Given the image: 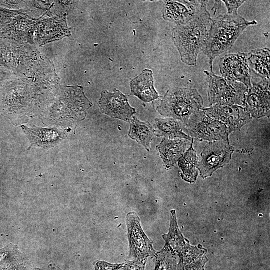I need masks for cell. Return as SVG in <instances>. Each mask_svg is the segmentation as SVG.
<instances>
[{"label": "cell", "mask_w": 270, "mask_h": 270, "mask_svg": "<svg viewBox=\"0 0 270 270\" xmlns=\"http://www.w3.org/2000/svg\"><path fill=\"white\" fill-rule=\"evenodd\" d=\"M208 2L190 21L176 25L172 32V40L182 61L190 66H196L198 56L204 46L212 24V19L206 8Z\"/></svg>", "instance_id": "6da1fadb"}, {"label": "cell", "mask_w": 270, "mask_h": 270, "mask_svg": "<svg viewBox=\"0 0 270 270\" xmlns=\"http://www.w3.org/2000/svg\"><path fill=\"white\" fill-rule=\"evenodd\" d=\"M256 24V21H248L238 14H222L212 20L202 50L209 59L211 72L215 58L228 52L248 26Z\"/></svg>", "instance_id": "7a4b0ae2"}, {"label": "cell", "mask_w": 270, "mask_h": 270, "mask_svg": "<svg viewBox=\"0 0 270 270\" xmlns=\"http://www.w3.org/2000/svg\"><path fill=\"white\" fill-rule=\"evenodd\" d=\"M203 102L196 90L175 87L167 91L156 110L186 125L193 114L203 108Z\"/></svg>", "instance_id": "3957f363"}, {"label": "cell", "mask_w": 270, "mask_h": 270, "mask_svg": "<svg viewBox=\"0 0 270 270\" xmlns=\"http://www.w3.org/2000/svg\"><path fill=\"white\" fill-rule=\"evenodd\" d=\"M208 78V93L211 105L214 104L241 106L248 88L239 82H232L213 72L204 71Z\"/></svg>", "instance_id": "277c9868"}, {"label": "cell", "mask_w": 270, "mask_h": 270, "mask_svg": "<svg viewBox=\"0 0 270 270\" xmlns=\"http://www.w3.org/2000/svg\"><path fill=\"white\" fill-rule=\"evenodd\" d=\"M184 132L200 141L225 140L228 138L229 134L224 124L208 116L202 109L190 116L184 125Z\"/></svg>", "instance_id": "5b68a950"}, {"label": "cell", "mask_w": 270, "mask_h": 270, "mask_svg": "<svg viewBox=\"0 0 270 270\" xmlns=\"http://www.w3.org/2000/svg\"><path fill=\"white\" fill-rule=\"evenodd\" d=\"M128 238L130 246L128 258L140 261L155 257L157 252L153 248V241L144 232L139 216L132 212L126 216Z\"/></svg>", "instance_id": "8992f818"}, {"label": "cell", "mask_w": 270, "mask_h": 270, "mask_svg": "<svg viewBox=\"0 0 270 270\" xmlns=\"http://www.w3.org/2000/svg\"><path fill=\"white\" fill-rule=\"evenodd\" d=\"M234 152L228 138L210 142L201 154L202 160L197 166L201 176L205 178L211 176L216 170L226 166Z\"/></svg>", "instance_id": "52a82bcc"}, {"label": "cell", "mask_w": 270, "mask_h": 270, "mask_svg": "<svg viewBox=\"0 0 270 270\" xmlns=\"http://www.w3.org/2000/svg\"><path fill=\"white\" fill-rule=\"evenodd\" d=\"M220 72L222 77L232 82H239L251 88L252 74L249 66L247 54L238 52L226 54L220 61Z\"/></svg>", "instance_id": "ba28073f"}, {"label": "cell", "mask_w": 270, "mask_h": 270, "mask_svg": "<svg viewBox=\"0 0 270 270\" xmlns=\"http://www.w3.org/2000/svg\"><path fill=\"white\" fill-rule=\"evenodd\" d=\"M270 79L252 82L245 94L241 106L252 118H260L270 115Z\"/></svg>", "instance_id": "9c48e42d"}, {"label": "cell", "mask_w": 270, "mask_h": 270, "mask_svg": "<svg viewBox=\"0 0 270 270\" xmlns=\"http://www.w3.org/2000/svg\"><path fill=\"white\" fill-rule=\"evenodd\" d=\"M202 110L208 116L224 124L228 134L240 130L252 119L244 108L238 105L216 104Z\"/></svg>", "instance_id": "30bf717a"}, {"label": "cell", "mask_w": 270, "mask_h": 270, "mask_svg": "<svg viewBox=\"0 0 270 270\" xmlns=\"http://www.w3.org/2000/svg\"><path fill=\"white\" fill-rule=\"evenodd\" d=\"M98 104L102 113L126 122H130L136 113V109L130 105L127 96L116 88L112 93L103 90Z\"/></svg>", "instance_id": "8fae6325"}, {"label": "cell", "mask_w": 270, "mask_h": 270, "mask_svg": "<svg viewBox=\"0 0 270 270\" xmlns=\"http://www.w3.org/2000/svg\"><path fill=\"white\" fill-rule=\"evenodd\" d=\"M207 0L164 1L162 17L177 25L190 21L199 12Z\"/></svg>", "instance_id": "7c38bea8"}, {"label": "cell", "mask_w": 270, "mask_h": 270, "mask_svg": "<svg viewBox=\"0 0 270 270\" xmlns=\"http://www.w3.org/2000/svg\"><path fill=\"white\" fill-rule=\"evenodd\" d=\"M130 95L138 97L145 102L158 99L160 96L154 87L153 72L149 69L144 70L130 82Z\"/></svg>", "instance_id": "4fadbf2b"}, {"label": "cell", "mask_w": 270, "mask_h": 270, "mask_svg": "<svg viewBox=\"0 0 270 270\" xmlns=\"http://www.w3.org/2000/svg\"><path fill=\"white\" fill-rule=\"evenodd\" d=\"M192 144L190 140L186 139L170 140L164 138L157 146V149L164 166L168 168L174 166L178 162Z\"/></svg>", "instance_id": "5bb4252c"}, {"label": "cell", "mask_w": 270, "mask_h": 270, "mask_svg": "<svg viewBox=\"0 0 270 270\" xmlns=\"http://www.w3.org/2000/svg\"><path fill=\"white\" fill-rule=\"evenodd\" d=\"M22 128L34 145L45 148L55 146L64 138L62 132L54 128H29L24 126Z\"/></svg>", "instance_id": "9a60e30c"}, {"label": "cell", "mask_w": 270, "mask_h": 270, "mask_svg": "<svg viewBox=\"0 0 270 270\" xmlns=\"http://www.w3.org/2000/svg\"><path fill=\"white\" fill-rule=\"evenodd\" d=\"M154 133L158 137L173 139L180 138L191 140L192 138L184 132V125L172 118H156L153 126Z\"/></svg>", "instance_id": "2e32d148"}, {"label": "cell", "mask_w": 270, "mask_h": 270, "mask_svg": "<svg viewBox=\"0 0 270 270\" xmlns=\"http://www.w3.org/2000/svg\"><path fill=\"white\" fill-rule=\"evenodd\" d=\"M270 54L268 48L253 50L247 54L252 78L270 79Z\"/></svg>", "instance_id": "e0dca14e"}, {"label": "cell", "mask_w": 270, "mask_h": 270, "mask_svg": "<svg viewBox=\"0 0 270 270\" xmlns=\"http://www.w3.org/2000/svg\"><path fill=\"white\" fill-rule=\"evenodd\" d=\"M130 122L128 136L148 152L150 142L154 135L153 126L150 122H142L136 116H132Z\"/></svg>", "instance_id": "ac0fdd59"}, {"label": "cell", "mask_w": 270, "mask_h": 270, "mask_svg": "<svg viewBox=\"0 0 270 270\" xmlns=\"http://www.w3.org/2000/svg\"><path fill=\"white\" fill-rule=\"evenodd\" d=\"M192 144V142L190 148L178 162L179 168L182 172L181 174L182 179L190 183L195 182L198 175L196 168L198 158Z\"/></svg>", "instance_id": "d6986e66"}, {"label": "cell", "mask_w": 270, "mask_h": 270, "mask_svg": "<svg viewBox=\"0 0 270 270\" xmlns=\"http://www.w3.org/2000/svg\"><path fill=\"white\" fill-rule=\"evenodd\" d=\"M154 258V270H174L178 264L177 254L162 249Z\"/></svg>", "instance_id": "ffe728a7"}, {"label": "cell", "mask_w": 270, "mask_h": 270, "mask_svg": "<svg viewBox=\"0 0 270 270\" xmlns=\"http://www.w3.org/2000/svg\"><path fill=\"white\" fill-rule=\"evenodd\" d=\"M21 254L18 248L12 244L0 250V266L16 260Z\"/></svg>", "instance_id": "44dd1931"}, {"label": "cell", "mask_w": 270, "mask_h": 270, "mask_svg": "<svg viewBox=\"0 0 270 270\" xmlns=\"http://www.w3.org/2000/svg\"><path fill=\"white\" fill-rule=\"evenodd\" d=\"M0 266V270H31L28 262L22 256Z\"/></svg>", "instance_id": "7402d4cb"}, {"label": "cell", "mask_w": 270, "mask_h": 270, "mask_svg": "<svg viewBox=\"0 0 270 270\" xmlns=\"http://www.w3.org/2000/svg\"><path fill=\"white\" fill-rule=\"evenodd\" d=\"M146 262L147 260H128L124 263L123 266L120 270H145Z\"/></svg>", "instance_id": "603a6c76"}, {"label": "cell", "mask_w": 270, "mask_h": 270, "mask_svg": "<svg viewBox=\"0 0 270 270\" xmlns=\"http://www.w3.org/2000/svg\"><path fill=\"white\" fill-rule=\"evenodd\" d=\"M123 264H113L105 261L96 260L94 262V270H120Z\"/></svg>", "instance_id": "cb8c5ba5"}, {"label": "cell", "mask_w": 270, "mask_h": 270, "mask_svg": "<svg viewBox=\"0 0 270 270\" xmlns=\"http://www.w3.org/2000/svg\"><path fill=\"white\" fill-rule=\"evenodd\" d=\"M225 4L228 14H238V10L242 6L246 0H222Z\"/></svg>", "instance_id": "d4e9b609"}, {"label": "cell", "mask_w": 270, "mask_h": 270, "mask_svg": "<svg viewBox=\"0 0 270 270\" xmlns=\"http://www.w3.org/2000/svg\"><path fill=\"white\" fill-rule=\"evenodd\" d=\"M34 270H62L53 264H49L46 267L42 268H35Z\"/></svg>", "instance_id": "484cf974"}, {"label": "cell", "mask_w": 270, "mask_h": 270, "mask_svg": "<svg viewBox=\"0 0 270 270\" xmlns=\"http://www.w3.org/2000/svg\"><path fill=\"white\" fill-rule=\"evenodd\" d=\"M174 270H184L182 263L179 261Z\"/></svg>", "instance_id": "4316f807"}]
</instances>
